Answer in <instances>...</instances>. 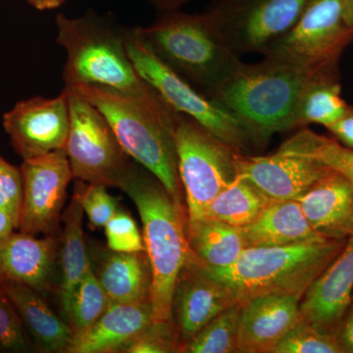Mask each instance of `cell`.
<instances>
[{"label":"cell","mask_w":353,"mask_h":353,"mask_svg":"<svg viewBox=\"0 0 353 353\" xmlns=\"http://www.w3.org/2000/svg\"><path fill=\"white\" fill-rule=\"evenodd\" d=\"M67 88L76 90L103 114L127 154L183 205L175 143L176 112L157 90L143 95L97 85Z\"/></svg>","instance_id":"cell-1"},{"label":"cell","mask_w":353,"mask_h":353,"mask_svg":"<svg viewBox=\"0 0 353 353\" xmlns=\"http://www.w3.org/2000/svg\"><path fill=\"white\" fill-rule=\"evenodd\" d=\"M120 189L136 204L152 271L153 321H173L176 281L190 259L187 209L174 201L157 176L134 165Z\"/></svg>","instance_id":"cell-2"},{"label":"cell","mask_w":353,"mask_h":353,"mask_svg":"<svg viewBox=\"0 0 353 353\" xmlns=\"http://www.w3.org/2000/svg\"><path fill=\"white\" fill-rule=\"evenodd\" d=\"M314 73L277 58L254 64L241 62L208 97L231 111L265 143L275 132L296 129V113L304 88Z\"/></svg>","instance_id":"cell-3"},{"label":"cell","mask_w":353,"mask_h":353,"mask_svg":"<svg viewBox=\"0 0 353 353\" xmlns=\"http://www.w3.org/2000/svg\"><path fill=\"white\" fill-rule=\"evenodd\" d=\"M136 32L176 75L209 97L241 64L208 13H161Z\"/></svg>","instance_id":"cell-4"},{"label":"cell","mask_w":353,"mask_h":353,"mask_svg":"<svg viewBox=\"0 0 353 353\" xmlns=\"http://www.w3.org/2000/svg\"><path fill=\"white\" fill-rule=\"evenodd\" d=\"M345 241L248 248L234 263L206 271L225 285L236 303L269 294L304 296L345 245Z\"/></svg>","instance_id":"cell-5"},{"label":"cell","mask_w":353,"mask_h":353,"mask_svg":"<svg viewBox=\"0 0 353 353\" xmlns=\"http://www.w3.org/2000/svg\"><path fill=\"white\" fill-rule=\"evenodd\" d=\"M57 27V43L67 54L65 87L97 85L143 95L155 92L134 68L123 28L92 11L78 18L58 14Z\"/></svg>","instance_id":"cell-6"},{"label":"cell","mask_w":353,"mask_h":353,"mask_svg":"<svg viewBox=\"0 0 353 353\" xmlns=\"http://www.w3.org/2000/svg\"><path fill=\"white\" fill-rule=\"evenodd\" d=\"M128 53L139 75L176 112L196 121L221 141L241 154L266 145L245 123L217 101L197 90L161 61L134 28L125 29Z\"/></svg>","instance_id":"cell-7"},{"label":"cell","mask_w":353,"mask_h":353,"mask_svg":"<svg viewBox=\"0 0 353 353\" xmlns=\"http://www.w3.org/2000/svg\"><path fill=\"white\" fill-rule=\"evenodd\" d=\"M175 143L178 172L187 217L199 219L213 199L238 178V152L196 121L176 112Z\"/></svg>","instance_id":"cell-8"},{"label":"cell","mask_w":353,"mask_h":353,"mask_svg":"<svg viewBox=\"0 0 353 353\" xmlns=\"http://www.w3.org/2000/svg\"><path fill=\"white\" fill-rule=\"evenodd\" d=\"M68 94L70 128L65 152L73 178L119 188L134 163L103 114L72 88Z\"/></svg>","instance_id":"cell-9"},{"label":"cell","mask_w":353,"mask_h":353,"mask_svg":"<svg viewBox=\"0 0 353 353\" xmlns=\"http://www.w3.org/2000/svg\"><path fill=\"white\" fill-rule=\"evenodd\" d=\"M352 41L343 0H307L296 24L262 55L314 73L336 74L341 53Z\"/></svg>","instance_id":"cell-10"},{"label":"cell","mask_w":353,"mask_h":353,"mask_svg":"<svg viewBox=\"0 0 353 353\" xmlns=\"http://www.w3.org/2000/svg\"><path fill=\"white\" fill-rule=\"evenodd\" d=\"M307 0H214L206 11L236 53H260L292 29Z\"/></svg>","instance_id":"cell-11"},{"label":"cell","mask_w":353,"mask_h":353,"mask_svg":"<svg viewBox=\"0 0 353 353\" xmlns=\"http://www.w3.org/2000/svg\"><path fill=\"white\" fill-rule=\"evenodd\" d=\"M23 180L19 231L32 234H57L60 218L73 178L65 150L32 159L20 167Z\"/></svg>","instance_id":"cell-12"},{"label":"cell","mask_w":353,"mask_h":353,"mask_svg":"<svg viewBox=\"0 0 353 353\" xmlns=\"http://www.w3.org/2000/svg\"><path fill=\"white\" fill-rule=\"evenodd\" d=\"M4 130L23 160L65 150L70 128L68 94L17 102L3 115Z\"/></svg>","instance_id":"cell-13"},{"label":"cell","mask_w":353,"mask_h":353,"mask_svg":"<svg viewBox=\"0 0 353 353\" xmlns=\"http://www.w3.org/2000/svg\"><path fill=\"white\" fill-rule=\"evenodd\" d=\"M236 303L229 290L190 255L176 281L172 305L183 347L213 318Z\"/></svg>","instance_id":"cell-14"},{"label":"cell","mask_w":353,"mask_h":353,"mask_svg":"<svg viewBox=\"0 0 353 353\" xmlns=\"http://www.w3.org/2000/svg\"><path fill=\"white\" fill-rule=\"evenodd\" d=\"M236 164L239 178L252 183L271 201H296L329 171L314 160L278 152L264 157L238 153Z\"/></svg>","instance_id":"cell-15"},{"label":"cell","mask_w":353,"mask_h":353,"mask_svg":"<svg viewBox=\"0 0 353 353\" xmlns=\"http://www.w3.org/2000/svg\"><path fill=\"white\" fill-rule=\"evenodd\" d=\"M353 294V234L340 253L311 284L299 304L301 317L336 336Z\"/></svg>","instance_id":"cell-16"},{"label":"cell","mask_w":353,"mask_h":353,"mask_svg":"<svg viewBox=\"0 0 353 353\" xmlns=\"http://www.w3.org/2000/svg\"><path fill=\"white\" fill-rule=\"evenodd\" d=\"M58 248L57 234L37 238L14 232L0 241V282L21 283L46 296L52 288Z\"/></svg>","instance_id":"cell-17"},{"label":"cell","mask_w":353,"mask_h":353,"mask_svg":"<svg viewBox=\"0 0 353 353\" xmlns=\"http://www.w3.org/2000/svg\"><path fill=\"white\" fill-rule=\"evenodd\" d=\"M301 301L296 296L269 294L243 303L238 352L271 353L301 317Z\"/></svg>","instance_id":"cell-18"},{"label":"cell","mask_w":353,"mask_h":353,"mask_svg":"<svg viewBox=\"0 0 353 353\" xmlns=\"http://www.w3.org/2000/svg\"><path fill=\"white\" fill-rule=\"evenodd\" d=\"M296 201L325 240L345 241L353 234V183L345 176L329 169Z\"/></svg>","instance_id":"cell-19"},{"label":"cell","mask_w":353,"mask_h":353,"mask_svg":"<svg viewBox=\"0 0 353 353\" xmlns=\"http://www.w3.org/2000/svg\"><path fill=\"white\" fill-rule=\"evenodd\" d=\"M153 321L150 301L109 303L103 315L87 333L74 339L66 353L123 352Z\"/></svg>","instance_id":"cell-20"},{"label":"cell","mask_w":353,"mask_h":353,"mask_svg":"<svg viewBox=\"0 0 353 353\" xmlns=\"http://www.w3.org/2000/svg\"><path fill=\"white\" fill-rule=\"evenodd\" d=\"M0 288L12 301L38 352L66 353L73 341V331L50 308L43 294L14 281H1Z\"/></svg>","instance_id":"cell-21"},{"label":"cell","mask_w":353,"mask_h":353,"mask_svg":"<svg viewBox=\"0 0 353 353\" xmlns=\"http://www.w3.org/2000/svg\"><path fill=\"white\" fill-rule=\"evenodd\" d=\"M94 269L109 301L152 303V271L146 252L101 253Z\"/></svg>","instance_id":"cell-22"},{"label":"cell","mask_w":353,"mask_h":353,"mask_svg":"<svg viewBox=\"0 0 353 353\" xmlns=\"http://www.w3.org/2000/svg\"><path fill=\"white\" fill-rule=\"evenodd\" d=\"M246 248L326 241L309 224L296 201H272L254 222L241 228Z\"/></svg>","instance_id":"cell-23"},{"label":"cell","mask_w":353,"mask_h":353,"mask_svg":"<svg viewBox=\"0 0 353 353\" xmlns=\"http://www.w3.org/2000/svg\"><path fill=\"white\" fill-rule=\"evenodd\" d=\"M187 236L192 259L208 268L230 266L248 248L241 228L208 218L187 217Z\"/></svg>","instance_id":"cell-24"},{"label":"cell","mask_w":353,"mask_h":353,"mask_svg":"<svg viewBox=\"0 0 353 353\" xmlns=\"http://www.w3.org/2000/svg\"><path fill=\"white\" fill-rule=\"evenodd\" d=\"M64 223L61 234V283L60 306L65 321H68L70 305L74 292L88 267L92 264L83 238V209L78 194L74 192L71 203L61 217ZM68 323V322H67Z\"/></svg>","instance_id":"cell-25"},{"label":"cell","mask_w":353,"mask_h":353,"mask_svg":"<svg viewBox=\"0 0 353 353\" xmlns=\"http://www.w3.org/2000/svg\"><path fill=\"white\" fill-rule=\"evenodd\" d=\"M271 201L254 185L238 176L208 204L201 218L243 228L254 222Z\"/></svg>","instance_id":"cell-26"},{"label":"cell","mask_w":353,"mask_h":353,"mask_svg":"<svg viewBox=\"0 0 353 353\" xmlns=\"http://www.w3.org/2000/svg\"><path fill=\"white\" fill-rule=\"evenodd\" d=\"M347 108L341 97L338 74H320L304 88L296 109V129L310 124L327 128L340 119Z\"/></svg>","instance_id":"cell-27"},{"label":"cell","mask_w":353,"mask_h":353,"mask_svg":"<svg viewBox=\"0 0 353 353\" xmlns=\"http://www.w3.org/2000/svg\"><path fill=\"white\" fill-rule=\"evenodd\" d=\"M277 152L314 160L353 183V150L336 139L303 128L283 143Z\"/></svg>","instance_id":"cell-28"},{"label":"cell","mask_w":353,"mask_h":353,"mask_svg":"<svg viewBox=\"0 0 353 353\" xmlns=\"http://www.w3.org/2000/svg\"><path fill=\"white\" fill-rule=\"evenodd\" d=\"M241 306L243 303H236L223 310L183 345L182 352H238Z\"/></svg>","instance_id":"cell-29"},{"label":"cell","mask_w":353,"mask_h":353,"mask_svg":"<svg viewBox=\"0 0 353 353\" xmlns=\"http://www.w3.org/2000/svg\"><path fill=\"white\" fill-rule=\"evenodd\" d=\"M109 303L110 301L90 264L74 292L70 305L67 322L73 331L74 339L87 333L105 312Z\"/></svg>","instance_id":"cell-30"},{"label":"cell","mask_w":353,"mask_h":353,"mask_svg":"<svg viewBox=\"0 0 353 353\" xmlns=\"http://www.w3.org/2000/svg\"><path fill=\"white\" fill-rule=\"evenodd\" d=\"M271 353H343L333 334L316 328L299 317Z\"/></svg>","instance_id":"cell-31"},{"label":"cell","mask_w":353,"mask_h":353,"mask_svg":"<svg viewBox=\"0 0 353 353\" xmlns=\"http://www.w3.org/2000/svg\"><path fill=\"white\" fill-rule=\"evenodd\" d=\"M15 306L0 288V352H37Z\"/></svg>","instance_id":"cell-32"},{"label":"cell","mask_w":353,"mask_h":353,"mask_svg":"<svg viewBox=\"0 0 353 353\" xmlns=\"http://www.w3.org/2000/svg\"><path fill=\"white\" fill-rule=\"evenodd\" d=\"M174 321H152L124 348L125 353L182 352Z\"/></svg>","instance_id":"cell-33"},{"label":"cell","mask_w":353,"mask_h":353,"mask_svg":"<svg viewBox=\"0 0 353 353\" xmlns=\"http://www.w3.org/2000/svg\"><path fill=\"white\" fill-rule=\"evenodd\" d=\"M74 192L78 194L83 213L94 228H104L118 210V199L110 196L105 185L78 180Z\"/></svg>","instance_id":"cell-34"},{"label":"cell","mask_w":353,"mask_h":353,"mask_svg":"<svg viewBox=\"0 0 353 353\" xmlns=\"http://www.w3.org/2000/svg\"><path fill=\"white\" fill-rule=\"evenodd\" d=\"M104 231L108 250L117 252H145L143 236L126 211L118 209L104 226Z\"/></svg>","instance_id":"cell-35"},{"label":"cell","mask_w":353,"mask_h":353,"mask_svg":"<svg viewBox=\"0 0 353 353\" xmlns=\"http://www.w3.org/2000/svg\"><path fill=\"white\" fill-rule=\"evenodd\" d=\"M23 180L21 169L0 154V209L9 213L19 227Z\"/></svg>","instance_id":"cell-36"},{"label":"cell","mask_w":353,"mask_h":353,"mask_svg":"<svg viewBox=\"0 0 353 353\" xmlns=\"http://www.w3.org/2000/svg\"><path fill=\"white\" fill-rule=\"evenodd\" d=\"M326 129L339 143L353 150V106L348 105L347 111L340 119Z\"/></svg>","instance_id":"cell-37"},{"label":"cell","mask_w":353,"mask_h":353,"mask_svg":"<svg viewBox=\"0 0 353 353\" xmlns=\"http://www.w3.org/2000/svg\"><path fill=\"white\" fill-rule=\"evenodd\" d=\"M336 338L343 353H353V299L345 317L336 329Z\"/></svg>","instance_id":"cell-38"},{"label":"cell","mask_w":353,"mask_h":353,"mask_svg":"<svg viewBox=\"0 0 353 353\" xmlns=\"http://www.w3.org/2000/svg\"><path fill=\"white\" fill-rule=\"evenodd\" d=\"M16 230H18V226L12 216L0 209V241L6 240Z\"/></svg>","instance_id":"cell-39"},{"label":"cell","mask_w":353,"mask_h":353,"mask_svg":"<svg viewBox=\"0 0 353 353\" xmlns=\"http://www.w3.org/2000/svg\"><path fill=\"white\" fill-rule=\"evenodd\" d=\"M189 1L190 0H148L160 13L180 10L181 7Z\"/></svg>","instance_id":"cell-40"},{"label":"cell","mask_w":353,"mask_h":353,"mask_svg":"<svg viewBox=\"0 0 353 353\" xmlns=\"http://www.w3.org/2000/svg\"><path fill=\"white\" fill-rule=\"evenodd\" d=\"M65 0H28L30 4L39 11L52 10L61 6Z\"/></svg>","instance_id":"cell-41"},{"label":"cell","mask_w":353,"mask_h":353,"mask_svg":"<svg viewBox=\"0 0 353 353\" xmlns=\"http://www.w3.org/2000/svg\"><path fill=\"white\" fill-rule=\"evenodd\" d=\"M343 15L347 25L353 29V0H343Z\"/></svg>","instance_id":"cell-42"},{"label":"cell","mask_w":353,"mask_h":353,"mask_svg":"<svg viewBox=\"0 0 353 353\" xmlns=\"http://www.w3.org/2000/svg\"><path fill=\"white\" fill-rule=\"evenodd\" d=\"M352 299H353V294H352Z\"/></svg>","instance_id":"cell-43"}]
</instances>
